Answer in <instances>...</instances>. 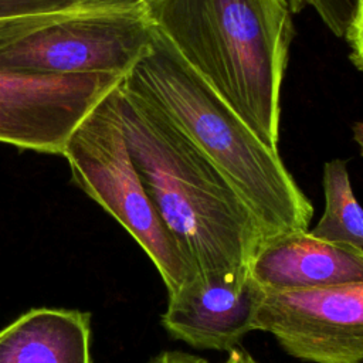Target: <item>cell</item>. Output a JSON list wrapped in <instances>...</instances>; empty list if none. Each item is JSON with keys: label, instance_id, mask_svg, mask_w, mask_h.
Instances as JSON below:
<instances>
[{"label": "cell", "instance_id": "6da1fadb", "mask_svg": "<svg viewBox=\"0 0 363 363\" xmlns=\"http://www.w3.org/2000/svg\"><path fill=\"white\" fill-rule=\"evenodd\" d=\"M153 30L242 122L278 149L294 37L288 0H139Z\"/></svg>", "mask_w": 363, "mask_h": 363}, {"label": "cell", "instance_id": "7a4b0ae2", "mask_svg": "<svg viewBox=\"0 0 363 363\" xmlns=\"http://www.w3.org/2000/svg\"><path fill=\"white\" fill-rule=\"evenodd\" d=\"M118 91L133 164L196 274L247 269L264 241L247 204L157 108L121 85Z\"/></svg>", "mask_w": 363, "mask_h": 363}, {"label": "cell", "instance_id": "3957f363", "mask_svg": "<svg viewBox=\"0 0 363 363\" xmlns=\"http://www.w3.org/2000/svg\"><path fill=\"white\" fill-rule=\"evenodd\" d=\"M119 85L157 108L220 172L264 240L309 230L313 206L279 150L261 142L155 30L149 51Z\"/></svg>", "mask_w": 363, "mask_h": 363}, {"label": "cell", "instance_id": "277c9868", "mask_svg": "<svg viewBox=\"0 0 363 363\" xmlns=\"http://www.w3.org/2000/svg\"><path fill=\"white\" fill-rule=\"evenodd\" d=\"M153 27L139 0H81L0 17V71L123 79L149 51Z\"/></svg>", "mask_w": 363, "mask_h": 363}, {"label": "cell", "instance_id": "5b68a950", "mask_svg": "<svg viewBox=\"0 0 363 363\" xmlns=\"http://www.w3.org/2000/svg\"><path fill=\"white\" fill-rule=\"evenodd\" d=\"M62 156L72 182L115 217L156 267L167 295L196 277L149 199L129 153L118 86L101 99L69 135Z\"/></svg>", "mask_w": 363, "mask_h": 363}, {"label": "cell", "instance_id": "8992f818", "mask_svg": "<svg viewBox=\"0 0 363 363\" xmlns=\"http://www.w3.org/2000/svg\"><path fill=\"white\" fill-rule=\"evenodd\" d=\"M254 326L299 360L363 363V282L262 289Z\"/></svg>", "mask_w": 363, "mask_h": 363}, {"label": "cell", "instance_id": "52a82bcc", "mask_svg": "<svg viewBox=\"0 0 363 363\" xmlns=\"http://www.w3.org/2000/svg\"><path fill=\"white\" fill-rule=\"evenodd\" d=\"M119 84L108 75L35 77L0 71V143L62 155L77 125Z\"/></svg>", "mask_w": 363, "mask_h": 363}, {"label": "cell", "instance_id": "ba28073f", "mask_svg": "<svg viewBox=\"0 0 363 363\" xmlns=\"http://www.w3.org/2000/svg\"><path fill=\"white\" fill-rule=\"evenodd\" d=\"M262 288L248 268L220 275H197L169 294L162 325L166 332L200 350L231 352L255 330Z\"/></svg>", "mask_w": 363, "mask_h": 363}, {"label": "cell", "instance_id": "9c48e42d", "mask_svg": "<svg viewBox=\"0 0 363 363\" xmlns=\"http://www.w3.org/2000/svg\"><path fill=\"white\" fill-rule=\"evenodd\" d=\"M262 289H318L363 282V250L295 231L264 240L248 264Z\"/></svg>", "mask_w": 363, "mask_h": 363}, {"label": "cell", "instance_id": "30bf717a", "mask_svg": "<svg viewBox=\"0 0 363 363\" xmlns=\"http://www.w3.org/2000/svg\"><path fill=\"white\" fill-rule=\"evenodd\" d=\"M0 363H92L89 315L30 309L0 330Z\"/></svg>", "mask_w": 363, "mask_h": 363}, {"label": "cell", "instance_id": "8fae6325", "mask_svg": "<svg viewBox=\"0 0 363 363\" xmlns=\"http://www.w3.org/2000/svg\"><path fill=\"white\" fill-rule=\"evenodd\" d=\"M325 210L309 233L320 240L363 250V208L353 194L347 164L332 159L323 164Z\"/></svg>", "mask_w": 363, "mask_h": 363}, {"label": "cell", "instance_id": "7c38bea8", "mask_svg": "<svg viewBox=\"0 0 363 363\" xmlns=\"http://www.w3.org/2000/svg\"><path fill=\"white\" fill-rule=\"evenodd\" d=\"M288 3L292 14L312 7L330 33L340 38L349 31L357 9V0H288Z\"/></svg>", "mask_w": 363, "mask_h": 363}, {"label": "cell", "instance_id": "4fadbf2b", "mask_svg": "<svg viewBox=\"0 0 363 363\" xmlns=\"http://www.w3.org/2000/svg\"><path fill=\"white\" fill-rule=\"evenodd\" d=\"M78 1L81 0H0V17L55 10Z\"/></svg>", "mask_w": 363, "mask_h": 363}, {"label": "cell", "instance_id": "5bb4252c", "mask_svg": "<svg viewBox=\"0 0 363 363\" xmlns=\"http://www.w3.org/2000/svg\"><path fill=\"white\" fill-rule=\"evenodd\" d=\"M345 40L350 47L349 60L359 71L363 72V0H357L356 14Z\"/></svg>", "mask_w": 363, "mask_h": 363}, {"label": "cell", "instance_id": "9a60e30c", "mask_svg": "<svg viewBox=\"0 0 363 363\" xmlns=\"http://www.w3.org/2000/svg\"><path fill=\"white\" fill-rule=\"evenodd\" d=\"M147 363H210L207 359L183 350H163Z\"/></svg>", "mask_w": 363, "mask_h": 363}, {"label": "cell", "instance_id": "2e32d148", "mask_svg": "<svg viewBox=\"0 0 363 363\" xmlns=\"http://www.w3.org/2000/svg\"><path fill=\"white\" fill-rule=\"evenodd\" d=\"M224 363H258V362L248 352L235 347L231 352H228V357L225 359Z\"/></svg>", "mask_w": 363, "mask_h": 363}, {"label": "cell", "instance_id": "e0dca14e", "mask_svg": "<svg viewBox=\"0 0 363 363\" xmlns=\"http://www.w3.org/2000/svg\"><path fill=\"white\" fill-rule=\"evenodd\" d=\"M352 132H353V139L360 149V155L363 156V122L362 121L354 122L352 126Z\"/></svg>", "mask_w": 363, "mask_h": 363}]
</instances>
